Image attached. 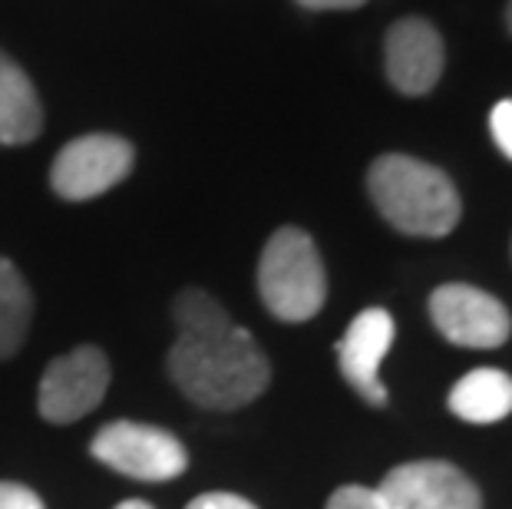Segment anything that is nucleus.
<instances>
[{
	"label": "nucleus",
	"instance_id": "9b49d317",
	"mask_svg": "<svg viewBox=\"0 0 512 509\" xmlns=\"http://www.w3.org/2000/svg\"><path fill=\"white\" fill-rule=\"evenodd\" d=\"M43 126V106L34 83L14 60L0 50V143H34Z\"/></svg>",
	"mask_w": 512,
	"mask_h": 509
},
{
	"label": "nucleus",
	"instance_id": "412c9836",
	"mask_svg": "<svg viewBox=\"0 0 512 509\" xmlns=\"http://www.w3.org/2000/svg\"><path fill=\"white\" fill-rule=\"evenodd\" d=\"M509 30H512V0H509Z\"/></svg>",
	"mask_w": 512,
	"mask_h": 509
},
{
	"label": "nucleus",
	"instance_id": "f03ea898",
	"mask_svg": "<svg viewBox=\"0 0 512 509\" xmlns=\"http://www.w3.org/2000/svg\"><path fill=\"white\" fill-rule=\"evenodd\" d=\"M370 199L403 235L443 238L460 222V192L443 169L413 156H380L367 172Z\"/></svg>",
	"mask_w": 512,
	"mask_h": 509
},
{
	"label": "nucleus",
	"instance_id": "20e7f679",
	"mask_svg": "<svg viewBox=\"0 0 512 509\" xmlns=\"http://www.w3.org/2000/svg\"><path fill=\"white\" fill-rule=\"evenodd\" d=\"M93 457L123 476L143 483H166L189 470V453L182 440L169 430L136 424V420H113L90 443Z\"/></svg>",
	"mask_w": 512,
	"mask_h": 509
},
{
	"label": "nucleus",
	"instance_id": "6e6552de",
	"mask_svg": "<svg viewBox=\"0 0 512 509\" xmlns=\"http://www.w3.org/2000/svg\"><path fill=\"white\" fill-rule=\"evenodd\" d=\"M390 509H483L476 483L443 460L403 463L377 486Z\"/></svg>",
	"mask_w": 512,
	"mask_h": 509
},
{
	"label": "nucleus",
	"instance_id": "a211bd4d",
	"mask_svg": "<svg viewBox=\"0 0 512 509\" xmlns=\"http://www.w3.org/2000/svg\"><path fill=\"white\" fill-rule=\"evenodd\" d=\"M185 509H258V506L238 493H202Z\"/></svg>",
	"mask_w": 512,
	"mask_h": 509
},
{
	"label": "nucleus",
	"instance_id": "2eb2a0df",
	"mask_svg": "<svg viewBox=\"0 0 512 509\" xmlns=\"http://www.w3.org/2000/svg\"><path fill=\"white\" fill-rule=\"evenodd\" d=\"M328 509H390V506L370 486H341L328 500Z\"/></svg>",
	"mask_w": 512,
	"mask_h": 509
},
{
	"label": "nucleus",
	"instance_id": "4468645a",
	"mask_svg": "<svg viewBox=\"0 0 512 509\" xmlns=\"http://www.w3.org/2000/svg\"><path fill=\"white\" fill-rule=\"evenodd\" d=\"M172 318H176L179 334H212L232 324L228 311L215 301L209 291L185 288L172 301Z\"/></svg>",
	"mask_w": 512,
	"mask_h": 509
},
{
	"label": "nucleus",
	"instance_id": "ddd939ff",
	"mask_svg": "<svg viewBox=\"0 0 512 509\" xmlns=\"http://www.w3.org/2000/svg\"><path fill=\"white\" fill-rule=\"evenodd\" d=\"M30 314H34V298H30L24 275L17 272L14 262L0 258V361L14 357L27 341Z\"/></svg>",
	"mask_w": 512,
	"mask_h": 509
},
{
	"label": "nucleus",
	"instance_id": "dca6fc26",
	"mask_svg": "<svg viewBox=\"0 0 512 509\" xmlns=\"http://www.w3.org/2000/svg\"><path fill=\"white\" fill-rule=\"evenodd\" d=\"M489 129H493L496 146L512 159V100H499L489 113Z\"/></svg>",
	"mask_w": 512,
	"mask_h": 509
},
{
	"label": "nucleus",
	"instance_id": "423d86ee",
	"mask_svg": "<svg viewBox=\"0 0 512 509\" xmlns=\"http://www.w3.org/2000/svg\"><path fill=\"white\" fill-rule=\"evenodd\" d=\"M129 172H133V146L110 133H93L60 149L50 169V186L60 199L86 202L110 192Z\"/></svg>",
	"mask_w": 512,
	"mask_h": 509
},
{
	"label": "nucleus",
	"instance_id": "7ed1b4c3",
	"mask_svg": "<svg viewBox=\"0 0 512 509\" xmlns=\"http://www.w3.org/2000/svg\"><path fill=\"white\" fill-rule=\"evenodd\" d=\"M258 295L278 321H311L328 298V275L314 238L301 229H278L258 262Z\"/></svg>",
	"mask_w": 512,
	"mask_h": 509
},
{
	"label": "nucleus",
	"instance_id": "39448f33",
	"mask_svg": "<svg viewBox=\"0 0 512 509\" xmlns=\"http://www.w3.org/2000/svg\"><path fill=\"white\" fill-rule=\"evenodd\" d=\"M110 391V361L100 348L83 344L47 364L40 377L37 407L50 424H76L93 414Z\"/></svg>",
	"mask_w": 512,
	"mask_h": 509
},
{
	"label": "nucleus",
	"instance_id": "aec40b11",
	"mask_svg": "<svg viewBox=\"0 0 512 509\" xmlns=\"http://www.w3.org/2000/svg\"><path fill=\"white\" fill-rule=\"evenodd\" d=\"M116 509H152L146 500H126V503H119Z\"/></svg>",
	"mask_w": 512,
	"mask_h": 509
},
{
	"label": "nucleus",
	"instance_id": "6ab92c4d",
	"mask_svg": "<svg viewBox=\"0 0 512 509\" xmlns=\"http://www.w3.org/2000/svg\"><path fill=\"white\" fill-rule=\"evenodd\" d=\"M298 4L308 10H354V7H364L367 0H298Z\"/></svg>",
	"mask_w": 512,
	"mask_h": 509
},
{
	"label": "nucleus",
	"instance_id": "9d476101",
	"mask_svg": "<svg viewBox=\"0 0 512 509\" xmlns=\"http://www.w3.org/2000/svg\"><path fill=\"white\" fill-rule=\"evenodd\" d=\"M443 40L433 24L420 17L397 20L387 34V77L407 96H423L443 73Z\"/></svg>",
	"mask_w": 512,
	"mask_h": 509
},
{
	"label": "nucleus",
	"instance_id": "0eeeda50",
	"mask_svg": "<svg viewBox=\"0 0 512 509\" xmlns=\"http://www.w3.org/2000/svg\"><path fill=\"white\" fill-rule=\"evenodd\" d=\"M430 318L446 341L489 351L509 341L512 318L506 305L473 285H440L430 295Z\"/></svg>",
	"mask_w": 512,
	"mask_h": 509
},
{
	"label": "nucleus",
	"instance_id": "f257e3e1",
	"mask_svg": "<svg viewBox=\"0 0 512 509\" xmlns=\"http://www.w3.org/2000/svg\"><path fill=\"white\" fill-rule=\"evenodd\" d=\"M169 377L199 407L238 410L268 391L271 367L252 331L232 321L212 334H179L166 357Z\"/></svg>",
	"mask_w": 512,
	"mask_h": 509
},
{
	"label": "nucleus",
	"instance_id": "f3484780",
	"mask_svg": "<svg viewBox=\"0 0 512 509\" xmlns=\"http://www.w3.org/2000/svg\"><path fill=\"white\" fill-rule=\"evenodd\" d=\"M0 509H43V500L24 483L0 480Z\"/></svg>",
	"mask_w": 512,
	"mask_h": 509
},
{
	"label": "nucleus",
	"instance_id": "f8f14e48",
	"mask_svg": "<svg viewBox=\"0 0 512 509\" xmlns=\"http://www.w3.org/2000/svg\"><path fill=\"white\" fill-rule=\"evenodd\" d=\"M450 410L466 424H496L512 414V377L496 367H476L453 384Z\"/></svg>",
	"mask_w": 512,
	"mask_h": 509
},
{
	"label": "nucleus",
	"instance_id": "1a4fd4ad",
	"mask_svg": "<svg viewBox=\"0 0 512 509\" xmlns=\"http://www.w3.org/2000/svg\"><path fill=\"white\" fill-rule=\"evenodd\" d=\"M394 334V318L384 308H367L337 341V364H341L344 381L374 407L387 404V387L380 384V361L394 344Z\"/></svg>",
	"mask_w": 512,
	"mask_h": 509
}]
</instances>
